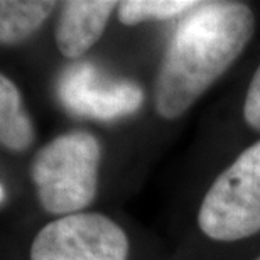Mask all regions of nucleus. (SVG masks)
Returning <instances> with one entry per match:
<instances>
[{
	"instance_id": "f8f14e48",
	"label": "nucleus",
	"mask_w": 260,
	"mask_h": 260,
	"mask_svg": "<svg viewBox=\"0 0 260 260\" xmlns=\"http://www.w3.org/2000/svg\"><path fill=\"white\" fill-rule=\"evenodd\" d=\"M255 260H260V255H258V257H257V258H255Z\"/></svg>"
},
{
	"instance_id": "0eeeda50",
	"label": "nucleus",
	"mask_w": 260,
	"mask_h": 260,
	"mask_svg": "<svg viewBox=\"0 0 260 260\" xmlns=\"http://www.w3.org/2000/svg\"><path fill=\"white\" fill-rule=\"evenodd\" d=\"M36 142V128L19 86L0 76V144L14 154H24Z\"/></svg>"
},
{
	"instance_id": "6e6552de",
	"label": "nucleus",
	"mask_w": 260,
	"mask_h": 260,
	"mask_svg": "<svg viewBox=\"0 0 260 260\" xmlns=\"http://www.w3.org/2000/svg\"><path fill=\"white\" fill-rule=\"evenodd\" d=\"M58 2H27V0H2L0 2V43L4 48H14L25 43L43 27Z\"/></svg>"
},
{
	"instance_id": "7ed1b4c3",
	"label": "nucleus",
	"mask_w": 260,
	"mask_h": 260,
	"mask_svg": "<svg viewBox=\"0 0 260 260\" xmlns=\"http://www.w3.org/2000/svg\"><path fill=\"white\" fill-rule=\"evenodd\" d=\"M196 221L213 242L230 243L260 233V139L216 176Z\"/></svg>"
},
{
	"instance_id": "423d86ee",
	"label": "nucleus",
	"mask_w": 260,
	"mask_h": 260,
	"mask_svg": "<svg viewBox=\"0 0 260 260\" xmlns=\"http://www.w3.org/2000/svg\"><path fill=\"white\" fill-rule=\"evenodd\" d=\"M118 9L113 0H70L61 4L54 39L61 56L83 58L105 32L112 14Z\"/></svg>"
},
{
	"instance_id": "9b49d317",
	"label": "nucleus",
	"mask_w": 260,
	"mask_h": 260,
	"mask_svg": "<svg viewBox=\"0 0 260 260\" xmlns=\"http://www.w3.org/2000/svg\"><path fill=\"white\" fill-rule=\"evenodd\" d=\"M0 200H2V206H5V203H7V198H9V191L5 189V183L0 184Z\"/></svg>"
},
{
	"instance_id": "9d476101",
	"label": "nucleus",
	"mask_w": 260,
	"mask_h": 260,
	"mask_svg": "<svg viewBox=\"0 0 260 260\" xmlns=\"http://www.w3.org/2000/svg\"><path fill=\"white\" fill-rule=\"evenodd\" d=\"M243 120L255 132H260V64L248 83L243 100Z\"/></svg>"
},
{
	"instance_id": "f257e3e1",
	"label": "nucleus",
	"mask_w": 260,
	"mask_h": 260,
	"mask_svg": "<svg viewBox=\"0 0 260 260\" xmlns=\"http://www.w3.org/2000/svg\"><path fill=\"white\" fill-rule=\"evenodd\" d=\"M255 32L248 4L198 2L176 25L154 80V110L178 120L237 63Z\"/></svg>"
},
{
	"instance_id": "20e7f679",
	"label": "nucleus",
	"mask_w": 260,
	"mask_h": 260,
	"mask_svg": "<svg viewBox=\"0 0 260 260\" xmlns=\"http://www.w3.org/2000/svg\"><path fill=\"white\" fill-rule=\"evenodd\" d=\"M130 242L115 220L96 211L54 218L36 233L29 260H128Z\"/></svg>"
},
{
	"instance_id": "39448f33",
	"label": "nucleus",
	"mask_w": 260,
	"mask_h": 260,
	"mask_svg": "<svg viewBox=\"0 0 260 260\" xmlns=\"http://www.w3.org/2000/svg\"><path fill=\"white\" fill-rule=\"evenodd\" d=\"M56 95L68 113L98 122L134 115L144 103V90L137 83L108 76L88 61H76L64 68Z\"/></svg>"
},
{
	"instance_id": "f03ea898",
	"label": "nucleus",
	"mask_w": 260,
	"mask_h": 260,
	"mask_svg": "<svg viewBox=\"0 0 260 260\" xmlns=\"http://www.w3.org/2000/svg\"><path fill=\"white\" fill-rule=\"evenodd\" d=\"M102 144L88 130H70L44 144L30 160L39 205L56 218L83 213L95 201Z\"/></svg>"
},
{
	"instance_id": "1a4fd4ad",
	"label": "nucleus",
	"mask_w": 260,
	"mask_h": 260,
	"mask_svg": "<svg viewBox=\"0 0 260 260\" xmlns=\"http://www.w3.org/2000/svg\"><path fill=\"white\" fill-rule=\"evenodd\" d=\"M194 0H125L118 2L117 15L123 25H137L149 20H169L189 12Z\"/></svg>"
}]
</instances>
